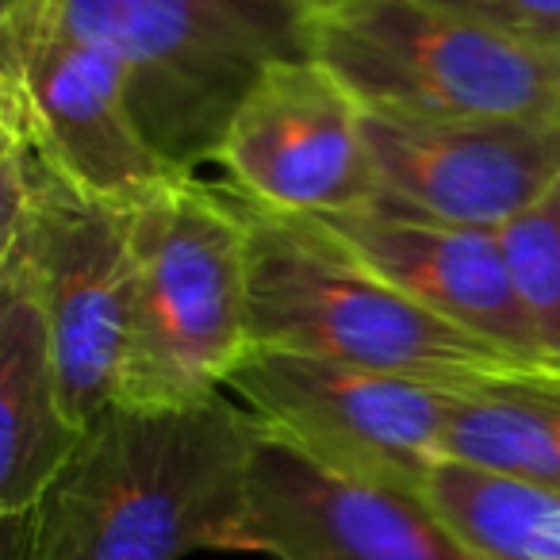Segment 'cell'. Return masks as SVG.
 Returning a JSON list of instances; mask_svg holds the SVG:
<instances>
[{
	"mask_svg": "<svg viewBox=\"0 0 560 560\" xmlns=\"http://www.w3.org/2000/svg\"><path fill=\"white\" fill-rule=\"evenodd\" d=\"M265 427L242 404H112L32 514L4 518V560H180L249 552V468Z\"/></svg>",
	"mask_w": 560,
	"mask_h": 560,
	"instance_id": "6da1fadb",
	"label": "cell"
},
{
	"mask_svg": "<svg viewBox=\"0 0 560 560\" xmlns=\"http://www.w3.org/2000/svg\"><path fill=\"white\" fill-rule=\"evenodd\" d=\"M234 200L246 223L249 346L342 361L457 392L522 381L549 365L445 323L369 269L319 219L269 211L242 192H234Z\"/></svg>",
	"mask_w": 560,
	"mask_h": 560,
	"instance_id": "7a4b0ae2",
	"label": "cell"
},
{
	"mask_svg": "<svg viewBox=\"0 0 560 560\" xmlns=\"http://www.w3.org/2000/svg\"><path fill=\"white\" fill-rule=\"evenodd\" d=\"M124 70L147 142L180 173L215 162L272 62L312 55L307 0H35Z\"/></svg>",
	"mask_w": 560,
	"mask_h": 560,
	"instance_id": "3957f363",
	"label": "cell"
},
{
	"mask_svg": "<svg viewBox=\"0 0 560 560\" xmlns=\"http://www.w3.org/2000/svg\"><path fill=\"white\" fill-rule=\"evenodd\" d=\"M249 353L246 223L231 188L185 173L131 208V319L116 404L219 396Z\"/></svg>",
	"mask_w": 560,
	"mask_h": 560,
	"instance_id": "277c9868",
	"label": "cell"
},
{
	"mask_svg": "<svg viewBox=\"0 0 560 560\" xmlns=\"http://www.w3.org/2000/svg\"><path fill=\"white\" fill-rule=\"evenodd\" d=\"M312 55L373 116L560 124V58L427 0H335Z\"/></svg>",
	"mask_w": 560,
	"mask_h": 560,
	"instance_id": "5b68a950",
	"label": "cell"
},
{
	"mask_svg": "<svg viewBox=\"0 0 560 560\" xmlns=\"http://www.w3.org/2000/svg\"><path fill=\"white\" fill-rule=\"evenodd\" d=\"M4 280H20L39 300L66 411L85 430L119 392L131 319V208L85 196L39 147L24 211L0 223Z\"/></svg>",
	"mask_w": 560,
	"mask_h": 560,
	"instance_id": "8992f818",
	"label": "cell"
},
{
	"mask_svg": "<svg viewBox=\"0 0 560 560\" xmlns=\"http://www.w3.org/2000/svg\"><path fill=\"white\" fill-rule=\"evenodd\" d=\"M226 388L265 434L338 476L427 495L460 392L292 350L249 346Z\"/></svg>",
	"mask_w": 560,
	"mask_h": 560,
	"instance_id": "52a82bcc",
	"label": "cell"
},
{
	"mask_svg": "<svg viewBox=\"0 0 560 560\" xmlns=\"http://www.w3.org/2000/svg\"><path fill=\"white\" fill-rule=\"evenodd\" d=\"M0 35V81L20 96L50 165L81 192L139 208L173 177H185L147 142L127 101L124 70L108 50L81 39L35 0H4Z\"/></svg>",
	"mask_w": 560,
	"mask_h": 560,
	"instance_id": "ba28073f",
	"label": "cell"
},
{
	"mask_svg": "<svg viewBox=\"0 0 560 560\" xmlns=\"http://www.w3.org/2000/svg\"><path fill=\"white\" fill-rule=\"evenodd\" d=\"M215 162L234 192L284 215H342L381 196L365 112L315 55L284 58L261 73Z\"/></svg>",
	"mask_w": 560,
	"mask_h": 560,
	"instance_id": "9c48e42d",
	"label": "cell"
},
{
	"mask_svg": "<svg viewBox=\"0 0 560 560\" xmlns=\"http://www.w3.org/2000/svg\"><path fill=\"white\" fill-rule=\"evenodd\" d=\"M365 142L384 200L445 223L499 231L560 180V124L365 112Z\"/></svg>",
	"mask_w": 560,
	"mask_h": 560,
	"instance_id": "30bf717a",
	"label": "cell"
},
{
	"mask_svg": "<svg viewBox=\"0 0 560 560\" xmlns=\"http://www.w3.org/2000/svg\"><path fill=\"white\" fill-rule=\"evenodd\" d=\"M249 552L272 560H476L427 495L338 476L265 434L249 468Z\"/></svg>",
	"mask_w": 560,
	"mask_h": 560,
	"instance_id": "8fae6325",
	"label": "cell"
},
{
	"mask_svg": "<svg viewBox=\"0 0 560 560\" xmlns=\"http://www.w3.org/2000/svg\"><path fill=\"white\" fill-rule=\"evenodd\" d=\"M399 292L453 327H465L526 361H541L499 231L445 223L376 196L369 208L312 215Z\"/></svg>",
	"mask_w": 560,
	"mask_h": 560,
	"instance_id": "7c38bea8",
	"label": "cell"
},
{
	"mask_svg": "<svg viewBox=\"0 0 560 560\" xmlns=\"http://www.w3.org/2000/svg\"><path fill=\"white\" fill-rule=\"evenodd\" d=\"M85 430L70 419L47 315L20 280L0 284V518L39 506Z\"/></svg>",
	"mask_w": 560,
	"mask_h": 560,
	"instance_id": "4fadbf2b",
	"label": "cell"
},
{
	"mask_svg": "<svg viewBox=\"0 0 560 560\" xmlns=\"http://www.w3.org/2000/svg\"><path fill=\"white\" fill-rule=\"evenodd\" d=\"M445 460L560 499V388L541 369L460 392L445 422Z\"/></svg>",
	"mask_w": 560,
	"mask_h": 560,
	"instance_id": "5bb4252c",
	"label": "cell"
},
{
	"mask_svg": "<svg viewBox=\"0 0 560 560\" xmlns=\"http://www.w3.org/2000/svg\"><path fill=\"white\" fill-rule=\"evenodd\" d=\"M427 499L476 560H560V499L442 460Z\"/></svg>",
	"mask_w": 560,
	"mask_h": 560,
	"instance_id": "9a60e30c",
	"label": "cell"
},
{
	"mask_svg": "<svg viewBox=\"0 0 560 560\" xmlns=\"http://www.w3.org/2000/svg\"><path fill=\"white\" fill-rule=\"evenodd\" d=\"M506 269L545 361H560V180L499 226Z\"/></svg>",
	"mask_w": 560,
	"mask_h": 560,
	"instance_id": "2e32d148",
	"label": "cell"
},
{
	"mask_svg": "<svg viewBox=\"0 0 560 560\" xmlns=\"http://www.w3.org/2000/svg\"><path fill=\"white\" fill-rule=\"evenodd\" d=\"M427 4L560 58V0H427Z\"/></svg>",
	"mask_w": 560,
	"mask_h": 560,
	"instance_id": "e0dca14e",
	"label": "cell"
},
{
	"mask_svg": "<svg viewBox=\"0 0 560 560\" xmlns=\"http://www.w3.org/2000/svg\"><path fill=\"white\" fill-rule=\"evenodd\" d=\"M545 381H549L552 388H560V361H549V365H545Z\"/></svg>",
	"mask_w": 560,
	"mask_h": 560,
	"instance_id": "ac0fdd59",
	"label": "cell"
},
{
	"mask_svg": "<svg viewBox=\"0 0 560 560\" xmlns=\"http://www.w3.org/2000/svg\"><path fill=\"white\" fill-rule=\"evenodd\" d=\"M327 4H335V0H307V9H327Z\"/></svg>",
	"mask_w": 560,
	"mask_h": 560,
	"instance_id": "d6986e66",
	"label": "cell"
}]
</instances>
